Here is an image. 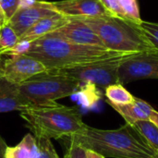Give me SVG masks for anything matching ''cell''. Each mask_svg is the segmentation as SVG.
Here are the masks:
<instances>
[{
    "label": "cell",
    "mask_w": 158,
    "mask_h": 158,
    "mask_svg": "<svg viewBox=\"0 0 158 158\" xmlns=\"http://www.w3.org/2000/svg\"><path fill=\"white\" fill-rule=\"evenodd\" d=\"M119 54L122 53L110 51L105 47L73 44L49 33L31 42L26 56L40 61L47 70H57L109 58Z\"/></svg>",
    "instance_id": "cell-1"
},
{
    "label": "cell",
    "mask_w": 158,
    "mask_h": 158,
    "mask_svg": "<svg viewBox=\"0 0 158 158\" xmlns=\"http://www.w3.org/2000/svg\"><path fill=\"white\" fill-rule=\"evenodd\" d=\"M70 140L105 157H155V151L129 124L116 130H101L86 125L82 131L74 135Z\"/></svg>",
    "instance_id": "cell-2"
},
{
    "label": "cell",
    "mask_w": 158,
    "mask_h": 158,
    "mask_svg": "<svg viewBox=\"0 0 158 158\" xmlns=\"http://www.w3.org/2000/svg\"><path fill=\"white\" fill-rule=\"evenodd\" d=\"M19 116L35 138L70 140L86 127L76 107L57 102L27 107L19 112Z\"/></svg>",
    "instance_id": "cell-3"
},
{
    "label": "cell",
    "mask_w": 158,
    "mask_h": 158,
    "mask_svg": "<svg viewBox=\"0 0 158 158\" xmlns=\"http://www.w3.org/2000/svg\"><path fill=\"white\" fill-rule=\"evenodd\" d=\"M87 24L99 37L105 48L126 54L158 52L148 40L140 24L113 15L76 18Z\"/></svg>",
    "instance_id": "cell-4"
},
{
    "label": "cell",
    "mask_w": 158,
    "mask_h": 158,
    "mask_svg": "<svg viewBox=\"0 0 158 158\" xmlns=\"http://www.w3.org/2000/svg\"><path fill=\"white\" fill-rule=\"evenodd\" d=\"M80 86L79 81L56 70H48L31 77L18 88L31 106H42L74 95Z\"/></svg>",
    "instance_id": "cell-5"
},
{
    "label": "cell",
    "mask_w": 158,
    "mask_h": 158,
    "mask_svg": "<svg viewBox=\"0 0 158 158\" xmlns=\"http://www.w3.org/2000/svg\"><path fill=\"white\" fill-rule=\"evenodd\" d=\"M130 55L131 54L122 53L109 58L97 60L71 68L61 69L56 71L79 81L81 84L93 83L98 88L105 90L109 85L119 83V67Z\"/></svg>",
    "instance_id": "cell-6"
},
{
    "label": "cell",
    "mask_w": 158,
    "mask_h": 158,
    "mask_svg": "<svg viewBox=\"0 0 158 158\" xmlns=\"http://www.w3.org/2000/svg\"><path fill=\"white\" fill-rule=\"evenodd\" d=\"M148 79L158 80V52L131 54L121 63L118 69L120 84Z\"/></svg>",
    "instance_id": "cell-7"
},
{
    "label": "cell",
    "mask_w": 158,
    "mask_h": 158,
    "mask_svg": "<svg viewBox=\"0 0 158 158\" xmlns=\"http://www.w3.org/2000/svg\"><path fill=\"white\" fill-rule=\"evenodd\" d=\"M48 71L45 66L26 55L9 56L0 67V75L7 81L19 85L31 77Z\"/></svg>",
    "instance_id": "cell-8"
},
{
    "label": "cell",
    "mask_w": 158,
    "mask_h": 158,
    "mask_svg": "<svg viewBox=\"0 0 158 158\" xmlns=\"http://www.w3.org/2000/svg\"><path fill=\"white\" fill-rule=\"evenodd\" d=\"M51 2L38 0L33 6L26 8H19L7 24L13 29L15 33L19 37L37 23L42 19L57 14Z\"/></svg>",
    "instance_id": "cell-9"
},
{
    "label": "cell",
    "mask_w": 158,
    "mask_h": 158,
    "mask_svg": "<svg viewBox=\"0 0 158 158\" xmlns=\"http://www.w3.org/2000/svg\"><path fill=\"white\" fill-rule=\"evenodd\" d=\"M51 3L56 12L67 18H94L112 15L100 0H61Z\"/></svg>",
    "instance_id": "cell-10"
},
{
    "label": "cell",
    "mask_w": 158,
    "mask_h": 158,
    "mask_svg": "<svg viewBox=\"0 0 158 158\" xmlns=\"http://www.w3.org/2000/svg\"><path fill=\"white\" fill-rule=\"evenodd\" d=\"M68 22L61 28L51 32L70 43L104 47L96 33L82 20L76 18H68Z\"/></svg>",
    "instance_id": "cell-11"
},
{
    "label": "cell",
    "mask_w": 158,
    "mask_h": 158,
    "mask_svg": "<svg viewBox=\"0 0 158 158\" xmlns=\"http://www.w3.org/2000/svg\"><path fill=\"white\" fill-rule=\"evenodd\" d=\"M32 106L19 93L18 85L5 80L0 75V114L22 111Z\"/></svg>",
    "instance_id": "cell-12"
},
{
    "label": "cell",
    "mask_w": 158,
    "mask_h": 158,
    "mask_svg": "<svg viewBox=\"0 0 158 158\" xmlns=\"http://www.w3.org/2000/svg\"><path fill=\"white\" fill-rule=\"evenodd\" d=\"M109 106L125 119L126 124H129L131 126H132L135 122L139 120H149L151 114L155 110L147 102L136 97L134 98V101L131 104H109Z\"/></svg>",
    "instance_id": "cell-13"
},
{
    "label": "cell",
    "mask_w": 158,
    "mask_h": 158,
    "mask_svg": "<svg viewBox=\"0 0 158 158\" xmlns=\"http://www.w3.org/2000/svg\"><path fill=\"white\" fill-rule=\"evenodd\" d=\"M69 19L59 13L42 19L37 23H35L32 27H31L28 31H26L20 37V40H26L30 42H33L34 40L49 34L56 30L61 28L68 22Z\"/></svg>",
    "instance_id": "cell-14"
},
{
    "label": "cell",
    "mask_w": 158,
    "mask_h": 158,
    "mask_svg": "<svg viewBox=\"0 0 158 158\" xmlns=\"http://www.w3.org/2000/svg\"><path fill=\"white\" fill-rule=\"evenodd\" d=\"M38 154L37 139L27 133L16 146H6L4 158H37Z\"/></svg>",
    "instance_id": "cell-15"
},
{
    "label": "cell",
    "mask_w": 158,
    "mask_h": 158,
    "mask_svg": "<svg viewBox=\"0 0 158 158\" xmlns=\"http://www.w3.org/2000/svg\"><path fill=\"white\" fill-rule=\"evenodd\" d=\"M74 95H76L78 103L85 108L94 107L102 98L101 91L93 83L81 84Z\"/></svg>",
    "instance_id": "cell-16"
},
{
    "label": "cell",
    "mask_w": 158,
    "mask_h": 158,
    "mask_svg": "<svg viewBox=\"0 0 158 158\" xmlns=\"http://www.w3.org/2000/svg\"><path fill=\"white\" fill-rule=\"evenodd\" d=\"M143 139L146 144L158 152V127L150 120H139L131 126Z\"/></svg>",
    "instance_id": "cell-17"
},
{
    "label": "cell",
    "mask_w": 158,
    "mask_h": 158,
    "mask_svg": "<svg viewBox=\"0 0 158 158\" xmlns=\"http://www.w3.org/2000/svg\"><path fill=\"white\" fill-rule=\"evenodd\" d=\"M105 96L106 102L113 105H126L134 101V96L120 83L107 86L105 89Z\"/></svg>",
    "instance_id": "cell-18"
},
{
    "label": "cell",
    "mask_w": 158,
    "mask_h": 158,
    "mask_svg": "<svg viewBox=\"0 0 158 158\" xmlns=\"http://www.w3.org/2000/svg\"><path fill=\"white\" fill-rule=\"evenodd\" d=\"M19 42V37L13 29L7 24H4L0 29V57L12 48Z\"/></svg>",
    "instance_id": "cell-19"
},
{
    "label": "cell",
    "mask_w": 158,
    "mask_h": 158,
    "mask_svg": "<svg viewBox=\"0 0 158 158\" xmlns=\"http://www.w3.org/2000/svg\"><path fill=\"white\" fill-rule=\"evenodd\" d=\"M118 2L128 19H131L139 24L142 22L143 19L140 16V10L137 0H118Z\"/></svg>",
    "instance_id": "cell-20"
},
{
    "label": "cell",
    "mask_w": 158,
    "mask_h": 158,
    "mask_svg": "<svg viewBox=\"0 0 158 158\" xmlns=\"http://www.w3.org/2000/svg\"><path fill=\"white\" fill-rule=\"evenodd\" d=\"M140 27L148 40L158 50V22L142 20Z\"/></svg>",
    "instance_id": "cell-21"
},
{
    "label": "cell",
    "mask_w": 158,
    "mask_h": 158,
    "mask_svg": "<svg viewBox=\"0 0 158 158\" xmlns=\"http://www.w3.org/2000/svg\"><path fill=\"white\" fill-rule=\"evenodd\" d=\"M38 146H39V154L37 158H59L54 145L49 139L44 138H36Z\"/></svg>",
    "instance_id": "cell-22"
},
{
    "label": "cell",
    "mask_w": 158,
    "mask_h": 158,
    "mask_svg": "<svg viewBox=\"0 0 158 158\" xmlns=\"http://www.w3.org/2000/svg\"><path fill=\"white\" fill-rule=\"evenodd\" d=\"M0 7L5 22L7 23L19 9V0H0Z\"/></svg>",
    "instance_id": "cell-23"
},
{
    "label": "cell",
    "mask_w": 158,
    "mask_h": 158,
    "mask_svg": "<svg viewBox=\"0 0 158 158\" xmlns=\"http://www.w3.org/2000/svg\"><path fill=\"white\" fill-rule=\"evenodd\" d=\"M64 158H87L86 149L78 143L69 140V145L65 153Z\"/></svg>",
    "instance_id": "cell-24"
},
{
    "label": "cell",
    "mask_w": 158,
    "mask_h": 158,
    "mask_svg": "<svg viewBox=\"0 0 158 158\" xmlns=\"http://www.w3.org/2000/svg\"><path fill=\"white\" fill-rule=\"evenodd\" d=\"M102 4L106 6V8L113 15L116 17L127 19L125 16V13L118 2V0H100Z\"/></svg>",
    "instance_id": "cell-25"
},
{
    "label": "cell",
    "mask_w": 158,
    "mask_h": 158,
    "mask_svg": "<svg viewBox=\"0 0 158 158\" xmlns=\"http://www.w3.org/2000/svg\"><path fill=\"white\" fill-rule=\"evenodd\" d=\"M31 42L26 41V40H20L19 39V42L12 47L10 48L6 55L7 56H19V55H26L28 51L30 50Z\"/></svg>",
    "instance_id": "cell-26"
},
{
    "label": "cell",
    "mask_w": 158,
    "mask_h": 158,
    "mask_svg": "<svg viewBox=\"0 0 158 158\" xmlns=\"http://www.w3.org/2000/svg\"><path fill=\"white\" fill-rule=\"evenodd\" d=\"M38 0H19V8H26L33 6Z\"/></svg>",
    "instance_id": "cell-27"
},
{
    "label": "cell",
    "mask_w": 158,
    "mask_h": 158,
    "mask_svg": "<svg viewBox=\"0 0 158 158\" xmlns=\"http://www.w3.org/2000/svg\"><path fill=\"white\" fill-rule=\"evenodd\" d=\"M86 156H87V158H106L101 154L95 151L90 150V149H86Z\"/></svg>",
    "instance_id": "cell-28"
},
{
    "label": "cell",
    "mask_w": 158,
    "mask_h": 158,
    "mask_svg": "<svg viewBox=\"0 0 158 158\" xmlns=\"http://www.w3.org/2000/svg\"><path fill=\"white\" fill-rule=\"evenodd\" d=\"M6 144L5 143V141L3 140V138L0 135V158H4V155H5V151L6 148Z\"/></svg>",
    "instance_id": "cell-29"
},
{
    "label": "cell",
    "mask_w": 158,
    "mask_h": 158,
    "mask_svg": "<svg viewBox=\"0 0 158 158\" xmlns=\"http://www.w3.org/2000/svg\"><path fill=\"white\" fill-rule=\"evenodd\" d=\"M149 120H150L152 123H154L156 126H157L158 127V112L156 110H154V112L151 114V116H150V118H149Z\"/></svg>",
    "instance_id": "cell-30"
},
{
    "label": "cell",
    "mask_w": 158,
    "mask_h": 158,
    "mask_svg": "<svg viewBox=\"0 0 158 158\" xmlns=\"http://www.w3.org/2000/svg\"><path fill=\"white\" fill-rule=\"evenodd\" d=\"M0 20H1L4 24H6V22H5V19H4V15H3L2 10H1V7H0Z\"/></svg>",
    "instance_id": "cell-31"
},
{
    "label": "cell",
    "mask_w": 158,
    "mask_h": 158,
    "mask_svg": "<svg viewBox=\"0 0 158 158\" xmlns=\"http://www.w3.org/2000/svg\"><path fill=\"white\" fill-rule=\"evenodd\" d=\"M154 158H158V152H155V157Z\"/></svg>",
    "instance_id": "cell-32"
},
{
    "label": "cell",
    "mask_w": 158,
    "mask_h": 158,
    "mask_svg": "<svg viewBox=\"0 0 158 158\" xmlns=\"http://www.w3.org/2000/svg\"><path fill=\"white\" fill-rule=\"evenodd\" d=\"M3 25H4V23H3V22H2V21L0 20V29L2 28V26H3Z\"/></svg>",
    "instance_id": "cell-33"
}]
</instances>
